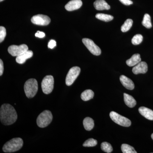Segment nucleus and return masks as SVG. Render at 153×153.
<instances>
[{
  "mask_svg": "<svg viewBox=\"0 0 153 153\" xmlns=\"http://www.w3.org/2000/svg\"><path fill=\"white\" fill-rule=\"evenodd\" d=\"M18 118L16 111L13 107L9 104H4L0 109L1 122L4 125H10L16 122Z\"/></svg>",
  "mask_w": 153,
  "mask_h": 153,
  "instance_id": "nucleus-1",
  "label": "nucleus"
},
{
  "mask_svg": "<svg viewBox=\"0 0 153 153\" xmlns=\"http://www.w3.org/2000/svg\"><path fill=\"white\" fill-rule=\"evenodd\" d=\"M28 47L26 44L17 46V45H11L9 47L8 51L9 53L12 56H17L22 55L23 53L28 51Z\"/></svg>",
  "mask_w": 153,
  "mask_h": 153,
  "instance_id": "nucleus-9",
  "label": "nucleus"
},
{
  "mask_svg": "<svg viewBox=\"0 0 153 153\" xmlns=\"http://www.w3.org/2000/svg\"><path fill=\"white\" fill-rule=\"evenodd\" d=\"M110 117L114 123L124 127H129L131 125V121L127 118L122 116L114 111H111Z\"/></svg>",
  "mask_w": 153,
  "mask_h": 153,
  "instance_id": "nucleus-6",
  "label": "nucleus"
},
{
  "mask_svg": "<svg viewBox=\"0 0 153 153\" xmlns=\"http://www.w3.org/2000/svg\"><path fill=\"white\" fill-rule=\"evenodd\" d=\"M95 17L97 19L105 22H110L114 19V17L112 16L103 13L97 14Z\"/></svg>",
  "mask_w": 153,
  "mask_h": 153,
  "instance_id": "nucleus-21",
  "label": "nucleus"
},
{
  "mask_svg": "<svg viewBox=\"0 0 153 153\" xmlns=\"http://www.w3.org/2000/svg\"><path fill=\"white\" fill-rule=\"evenodd\" d=\"M143 40V37L140 34H137L134 36L131 40V42L133 45H139L142 43Z\"/></svg>",
  "mask_w": 153,
  "mask_h": 153,
  "instance_id": "nucleus-26",
  "label": "nucleus"
},
{
  "mask_svg": "<svg viewBox=\"0 0 153 153\" xmlns=\"http://www.w3.org/2000/svg\"><path fill=\"white\" fill-rule=\"evenodd\" d=\"M133 21L131 19H128L125 22L123 25L121 27V30L123 33L128 31L132 26Z\"/></svg>",
  "mask_w": 153,
  "mask_h": 153,
  "instance_id": "nucleus-22",
  "label": "nucleus"
},
{
  "mask_svg": "<svg viewBox=\"0 0 153 153\" xmlns=\"http://www.w3.org/2000/svg\"><path fill=\"white\" fill-rule=\"evenodd\" d=\"M141 61L140 55L139 54H134L130 59L126 61L127 65L129 66H134L138 64Z\"/></svg>",
  "mask_w": 153,
  "mask_h": 153,
  "instance_id": "nucleus-17",
  "label": "nucleus"
},
{
  "mask_svg": "<svg viewBox=\"0 0 153 153\" xmlns=\"http://www.w3.org/2000/svg\"><path fill=\"white\" fill-rule=\"evenodd\" d=\"M80 72V68L78 66H74L70 68L66 75V84L68 86H70L73 84Z\"/></svg>",
  "mask_w": 153,
  "mask_h": 153,
  "instance_id": "nucleus-7",
  "label": "nucleus"
},
{
  "mask_svg": "<svg viewBox=\"0 0 153 153\" xmlns=\"http://www.w3.org/2000/svg\"><path fill=\"white\" fill-rule=\"evenodd\" d=\"M23 140L21 138H14L4 145L3 151L5 153H13L19 150L23 146Z\"/></svg>",
  "mask_w": 153,
  "mask_h": 153,
  "instance_id": "nucleus-2",
  "label": "nucleus"
},
{
  "mask_svg": "<svg viewBox=\"0 0 153 153\" xmlns=\"http://www.w3.org/2000/svg\"><path fill=\"white\" fill-rule=\"evenodd\" d=\"M4 1V0H0V1L1 2L2 1Z\"/></svg>",
  "mask_w": 153,
  "mask_h": 153,
  "instance_id": "nucleus-34",
  "label": "nucleus"
},
{
  "mask_svg": "<svg viewBox=\"0 0 153 153\" xmlns=\"http://www.w3.org/2000/svg\"><path fill=\"white\" fill-rule=\"evenodd\" d=\"M120 81L124 87L128 90H133L134 88V85L133 82L128 77L125 75H121L120 76Z\"/></svg>",
  "mask_w": 153,
  "mask_h": 153,
  "instance_id": "nucleus-14",
  "label": "nucleus"
},
{
  "mask_svg": "<svg viewBox=\"0 0 153 153\" xmlns=\"http://www.w3.org/2000/svg\"><path fill=\"white\" fill-rule=\"evenodd\" d=\"M139 111L143 116L149 120H153V111L145 107H140Z\"/></svg>",
  "mask_w": 153,
  "mask_h": 153,
  "instance_id": "nucleus-15",
  "label": "nucleus"
},
{
  "mask_svg": "<svg viewBox=\"0 0 153 153\" xmlns=\"http://www.w3.org/2000/svg\"><path fill=\"white\" fill-rule=\"evenodd\" d=\"M4 63L2 60H0V75L1 76L4 72Z\"/></svg>",
  "mask_w": 153,
  "mask_h": 153,
  "instance_id": "nucleus-32",
  "label": "nucleus"
},
{
  "mask_svg": "<svg viewBox=\"0 0 153 153\" xmlns=\"http://www.w3.org/2000/svg\"><path fill=\"white\" fill-rule=\"evenodd\" d=\"M94 93L92 90L87 89L84 91L81 94V98L83 101H86L93 98Z\"/></svg>",
  "mask_w": 153,
  "mask_h": 153,
  "instance_id": "nucleus-20",
  "label": "nucleus"
},
{
  "mask_svg": "<svg viewBox=\"0 0 153 153\" xmlns=\"http://www.w3.org/2000/svg\"><path fill=\"white\" fill-rule=\"evenodd\" d=\"M124 100L125 104L129 108H133L137 104L136 101L134 97L127 94L124 93Z\"/></svg>",
  "mask_w": 153,
  "mask_h": 153,
  "instance_id": "nucleus-18",
  "label": "nucleus"
},
{
  "mask_svg": "<svg viewBox=\"0 0 153 153\" xmlns=\"http://www.w3.org/2000/svg\"><path fill=\"white\" fill-rule=\"evenodd\" d=\"M143 26L148 29H150L152 27V24L151 23V17L148 14H146L144 16L142 22Z\"/></svg>",
  "mask_w": 153,
  "mask_h": 153,
  "instance_id": "nucleus-23",
  "label": "nucleus"
},
{
  "mask_svg": "<svg viewBox=\"0 0 153 153\" xmlns=\"http://www.w3.org/2000/svg\"><path fill=\"white\" fill-rule=\"evenodd\" d=\"M121 150L123 153H137V152L131 146L123 144L121 146Z\"/></svg>",
  "mask_w": 153,
  "mask_h": 153,
  "instance_id": "nucleus-24",
  "label": "nucleus"
},
{
  "mask_svg": "<svg viewBox=\"0 0 153 153\" xmlns=\"http://www.w3.org/2000/svg\"><path fill=\"white\" fill-rule=\"evenodd\" d=\"M56 42L54 40H51L48 43V47L50 49H52L56 47Z\"/></svg>",
  "mask_w": 153,
  "mask_h": 153,
  "instance_id": "nucleus-29",
  "label": "nucleus"
},
{
  "mask_svg": "<svg viewBox=\"0 0 153 153\" xmlns=\"http://www.w3.org/2000/svg\"><path fill=\"white\" fill-rule=\"evenodd\" d=\"M119 1L125 5H130L133 4V2L131 0H119Z\"/></svg>",
  "mask_w": 153,
  "mask_h": 153,
  "instance_id": "nucleus-30",
  "label": "nucleus"
},
{
  "mask_svg": "<svg viewBox=\"0 0 153 153\" xmlns=\"http://www.w3.org/2000/svg\"><path fill=\"white\" fill-rule=\"evenodd\" d=\"M101 149L105 152L111 153L113 151V148L111 145L108 143L103 142L101 145Z\"/></svg>",
  "mask_w": 153,
  "mask_h": 153,
  "instance_id": "nucleus-25",
  "label": "nucleus"
},
{
  "mask_svg": "<svg viewBox=\"0 0 153 153\" xmlns=\"http://www.w3.org/2000/svg\"><path fill=\"white\" fill-rule=\"evenodd\" d=\"M24 89L25 94L29 98H33L38 90V83L37 80L33 78L28 79L25 82Z\"/></svg>",
  "mask_w": 153,
  "mask_h": 153,
  "instance_id": "nucleus-3",
  "label": "nucleus"
},
{
  "mask_svg": "<svg viewBox=\"0 0 153 153\" xmlns=\"http://www.w3.org/2000/svg\"><path fill=\"white\" fill-rule=\"evenodd\" d=\"M54 83L53 76L52 75L45 76L41 82V87L43 92L47 94L51 93L54 88Z\"/></svg>",
  "mask_w": 153,
  "mask_h": 153,
  "instance_id": "nucleus-5",
  "label": "nucleus"
},
{
  "mask_svg": "<svg viewBox=\"0 0 153 153\" xmlns=\"http://www.w3.org/2000/svg\"><path fill=\"white\" fill-rule=\"evenodd\" d=\"M97 144V140L94 139L90 138L85 141L84 143L83 144V146L84 147H94L96 146Z\"/></svg>",
  "mask_w": 153,
  "mask_h": 153,
  "instance_id": "nucleus-27",
  "label": "nucleus"
},
{
  "mask_svg": "<svg viewBox=\"0 0 153 153\" xmlns=\"http://www.w3.org/2000/svg\"><path fill=\"white\" fill-rule=\"evenodd\" d=\"M94 6L97 10H108L110 9V6L105 0H96L94 3Z\"/></svg>",
  "mask_w": 153,
  "mask_h": 153,
  "instance_id": "nucleus-16",
  "label": "nucleus"
},
{
  "mask_svg": "<svg viewBox=\"0 0 153 153\" xmlns=\"http://www.w3.org/2000/svg\"><path fill=\"white\" fill-rule=\"evenodd\" d=\"M6 36V30L4 27H0V42L1 43L4 40Z\"/></svg>",
  "mask_w": 153,
  "mask_h": 153,
  "instance_id": "nucleus-28",
  "label": "nucleus"
},
{
  "mask_svg": "<svg viewBox=\"0 0 153 153\" xmlns=\"http://www.w3.org/2000/svg\"><path fill=\"white\" fill-rule=\"evenodd\" d=\"M33 51L28 50L22 55L17 56L16 58L17 63L19 64H23L26 62V60L33 57Z\"/></svg>",
  "mask_w": 153,
  "mask_h": 153,
  "instance_id": "nucleus-13",
  "label": "nucleus"
},
{
  "mask_svg": "<svg viewBox=\"0 0 153 153\" xmlns=\"http://www.w3.org/2000/svg\"><path fill=\"white\" fill-rule=\"evenodd\" d=\"M35 36L36 37H38L39 38H43L45 36V34L44 32H40V31H38L37 33L35 34Z\"/></svg>",
  "mask_w": 153,
  "mask_h": 153,
  "instance_id": "nucleus-31",
  "label": "nucleus"
},
{
  "mask_svg": "<svg viewBox=\"0 0 153 153\" xmlns=\"http://www.w3.org/2000/svg\"><path fill=\"white\" fill-rule=\"evenodd\" d=\"M151 137H152V139L153 140V133L152 134V135H151Z\"/></svg>",
  "mask_w": 153,
  "mask_h": 153,
  "instance_id": "nucleus-33",
  "label": "nucleus"
},
{
  "mask_svg": "<svg viewBox=\"0 0 153 153\" xmlns=\"http://www.w3.org/2000/svg\"><path fill=\"white\" fill-rule=\"evenodd\" d=\"M147 71V64L144 61L140 62L132 68V72L135 74H145Z\"/></svg>",
  "mask_w": 153,
  "mask_h": 153,
  "instance_id": "nucleus-11",
  "label": "nucleus"
},
{
  "mask_svg": "<svg viewBox=\"0 0 153 153\" xmlns=\"http://www.w3.org/2000/svg\"><path fill=\"white\" fill-rule=\"evenodd\" d=\"M51 22L49 17L45 15L38 14L34 16L31 19V22L35 25L46 26L49 25Z\"/></svg>",
  "mask_w": 153,
  "mask_h": 153,
  "instance_id": "nucleus-10",
  "label": "nucleus"
},
{
  "mask_svg": "<svg viewBox=\"0 0 153 153\" xmlns=\"http://www.w3.org/2000/svg\"><path fill=\"white\" fill-rule=\"evenodd\" d=\"M83 125L86 130H91L94 127V121L92 118L89 117H85L83 121Z\"/></svg>",
  "mask_w": 153,
  "mask_h": 153,
  "instance_id": "nucleus-19",
  "label": "nucleus"
},
{
  "mask_svg": "<svg viewBox=\"0 0 153 153\" xmlns=\"http://www.w3.org/2000/svg\"><path fill=\"white\" fill-rule=\"evenodd\" d=\"M82 43L93 55L98 56L101 54V50L99 47L96 45L93 41L88 38H83Z\"/></svg>",
  "mask_w": 153,
  "mask_h": 153,
  "instance_id": "nucleus-8",
  "label": "nucleus"
},
{
  "mask_svg": "<svg viewBox=\"0 0 153 153\" xmlns=\"http://www.w3.org/2000/svg\"><path fill=\"white\" fill-rule=\"evenodd\" d=\"M53 116L52 112L49 110H45L41 113L37 119V125L39 127L45 128L52 122Z\"/></svg>",
  "mask_w": 153,
  "mask_h": 153,
  "instance_id": "nucleus-4",
  "label": "nucleus"
},
{
  "mask_svg": "<svg viewBox=\"0 0 153 153\" xmlns=\"http://www.w3.org/2000/svg\"><path fill=\"white\" fill-rule=\"evenodd\" d=\"M82 4L81 0H71L66 4L65 8L67 11H74L80 8Z\"/></svg>",
  "mask_w": 153,
  "mask_h": 153,
  "instance_id": "nucleus-12",
  "label": "nucleus"
}]
</instances>
